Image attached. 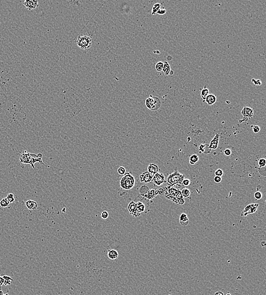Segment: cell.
<instances>
[{"mask_svg": "<svg viewBox=\"0 0 266 295\" xmlns=\"http://www.w3.org/2000/svg\"><path fill=\"white\" fill-rule=\"evenodd\" d=\"M260 245H261V246H263V247H264V246H265V242L264 241H262L261 243H260Z\"/></svg>", "mask_w": 266, "mask_h": 295, "instance_id": "obj_46", "label": "cell"}, {"mask_svg": "<svg viewBox=\"0 0 266 295\" xmlns=\"http://www.w3.org/2000/svg\"><path fill=\"white\" fill-rule=\"evenodd\" d=\"M165 181V177L162 173H157L153 176L152 181L154 186H161Z\"/></svg>", "mask_w": 266, "mask_h": 295, "instance_id": "obj_7", "label": "cell"}, {"mask_svg": "<svg viewBox=\"0 0 266 295\" xmlns=\"http://www.w3.org/2000/svg\"><path fill=\"white\" fill-rule=\"evenodd\" d=\"M4 279L2 277L0 276V286H2L4 285Z\"/></svg>", "mask_w": 266, "mask_h": 295, "instance_id": "obj_44", "label": "cell"}, {"mask_svg": "<svg viewBox=\"0 0 266 295\" xmlns=\"http://www.w3.org/2000/svg\"><path fill=\"white\" fill-rule=\"evenodd\" d=\"M101 218H102V219H103L106 220V219H108L109 216V212H107V211H103V212H102L101 213Z\"/></svg>", "mask_w": 266, "mask_h": 295, "instance_id": "obj_37", "label": "cell"}, {"mask_svg": "<svg viewBox=\"0 0 266 295\" xmlns=\"http://www.w3.org/2000/svg\"><path fill=\"white\" fill-rule=\"evenodd\" d=\"M206 148H209V145L205 144H201L199 146V150L200 153H203L208 154L209 153L206 150Z\"/></svg>", "mask_w": 266, "mask_h": 295, "instance_id": "obj_24", "label": "cell"}, {"mask_svg": "<svg viewBox=\"0 0 266 295\" xmlns=\"http://www.w3.org/2000/svg\"><path fill=\"white\" fill-rule=\"evenodd\" d=\"M241 114L244 117L251 118L254 115L253 109L249 107H244L241 111Z\"/></svg>", "mask_w": 266, "mask_h": 295, "instance_id": "obj_14", "label": "cell"}, {"mask_svg": "<svg viewBox=\"0 0 266 295\" xmlns=\"http://www.w3.org/2000/svg\"><path fill=\"white\" fill-rule=\"evenodd\" d=\"M76 43L81 49L86 50L91 46L92 40L90 36L87 35L78 36L76 41Z\"/></svg>", "mask_w": 266, "mask_h": 295, "instance_id": "obj_5", "label": "cell"}, {"mask_svg": "<svg viewBox=\"0 0 266 295\" xmlns=\"http://www.w3.org/2000/svg\"><path fill=\"white\" fill-rule=\"evenodd\" d=\"M158 195V192H157V190H155V189H152V190H149V191L147 192V194L144 196V198H145L146 199H148V200H151L153 198H154L156 196Z\"/></svg>", "mask_w": 266, "mask_h": 295, "instance_id": "obj_20", "label": "cell"}, {"mask_svg": "<svg viewBox=\"0 0 266 295\" xmlns=\"http://www.w3.org/2000/svg\"><path fill=\"white\" fill-rule=\"evenodd\" d=\"M64 211H65V212L66 211V208H63V212H64Z\"/></svg>", "mask_w": 266, "mask_h": 295, "instance_id": "obj_50", "label": "cell"}, {"mask_svg": "<svg viewBox=\"0 0 266 295\" xmlns=\"http://www.w3.org/2000/svg\"><path fill=\"white\" fill-rule=\"evenodd\" d=\"M206 103L208 104L209 106H212L217 101V97L215 95L212 94H209L206 96L205 100Z\"/></svg>", "mask_w": 266, "mask_h": 295, "instance_id": "obj_17", "label": "cell"}, {"mask_svg": "<svg viewBox=\"0 0 266 295\" xmlns=\"http://www.w3.org/2000/svg\"><path fill=\"white\" fill-rule=\"evenodd\" d=\"M224 154L226 155V156H230V155L232 154V151H231V150L230 149H226L224 150Z\"/></svg>", "mask_w": 266, "mask_h": 295, "instance_id": "obj_42", "label": "cell"}, {"mask_svg": "<svg viewBox=\"0 0 266 295\" xmlns=\"http://www.w3.org/2000/svg\"><path fill=\"white\" fill-rule=\"evenodd\" d=\"M2 277H3L4 279V285H5V286L10 285V284H12V281H13V279L12 278L10 277H9V276L4 275Z\"/></svg>", "mask_w": 266, "mask_h": 295, "instance_id": "obj_25", "label": "cell"}, {"mask_svg": "<svg viewBox=\"0 0 266 295\" xmlns=\"http://www.w3.org/2000/svg\"><path fill=\"white\" fill-rule=\"evenodd\" d=\"M107 256L111 260L117 259L119 257V253L117 250L115 249H110L107 252Z\"/></svg>", "mask_w": 266, "mask_h": 295, "instance_id": "obj_19", "label": "cell"}, {"mask_svg": "<svg viewBox=\"0 0 266 295\" xmlns=\"http://www.w3.org/2000/svg\"><path fill=\"white\" fill-rule=\"evenodd\" d=\"M251 81L255 86H260L262 84V82L260 80H255L254 78H252Z\"/></svg>", "mask_w": 266, "mask_h": 295, "instance_id": "obj_39", "label": "cell"}, {"mask_svg": "<svg viewBox=\"0 0 266 295\" xmlns=\"http://www.w3.org/2000/svg\"><path fill=\"white\" fill-rule=\"evenodd\" d=\"M147 171L152 174V175H155L158 173V166L155 163H150L147 166Z\"/></svg>", "mask_w": 266, "mask_h": 295, "instance_id": "obj_18", "label": "cell"}, {"mask_svg": "<svg viewBox=\"0 0 266 295\" xmlns=\"http://www.w3.org/2000/svg\"><path fill=\"white\" fill-rule=\"evenodd\" d=\"M136 208L137 212L140 214L144 213L145 211V205L141 202H138L136 203Z\"/></svg>", "mask_w": 266, "mask_h": 295, "instance_id": "obj_21", "label": "cell"}, {"mask_svg": "<svg viewBox=\"0 0 266 295\" xmlns=\"http://www.w3.org/2000/svg\"><path fill=\"white\" fill-rule=\"evenodd\" d=\"M32 153H28L26 151H24L20 156V162L21 163H25V164H30L31 160Z\"/></svg>", "mask_w": 266, "mask_h": 295, "instance_id": "obj_9", "label": "cell"}, {"mask_svg": "<svg viewBox=\"0 0 266 295\" xmlns=\"http://www.w3.org/2000/svg\"><path fill=\"white\" fill-rule=\"evenodd\" d=\"M251 127L252 128V131H253L254 133H259V131L260 130V128L259 126L258 125H251Z\"/></svg>", "mask_w": 266, "mask_h": 295, "instance_id": "obj_36", "label": "cell"}, {"mask_svg": "<svg viewBox=\"0 0 266 295\" xmlns=\"http://www.w3.org/2000/svg\"><path fill=\"white\" fill-rule=\"evenodd\" d=\"M4 295H9V294H8V293H6V294H4Z\"/></svg>", "mask_w": 266, "mask_h": 295, "instance_id": "obj_52", "label": "cell"}, {"mask_svg": "<svg viewBox=\"0 0 266 295\" xmlns=\"http://www.w3.org/2000/svg\"><path fill=\"white\" fill-rule=\"evenodd\" d=\"M149 188L146 186H142L139 190L140 194L142 196H144L147 194V192L149 191Z\"/></svg>", "mask_w": 266, "mask_h": 295, "instance_id": "obj_27", "label": "cell"}, {"mask_svg": "<svg viewBox=\"0 0 266 295\" xmlns=\"http://www.w3.org/2000/svg\"><path fill=\"white\" fill-rule=\"evenodd\" d=\"M117 173L120 175H124L126 173L125 169L123 167V166H120V167L117 169Z\"/></svg>", "mask_w": 266, "mask_h": 295, "instance_id": "obj_35", "label": "cell"}, {"mask_svg": "<svg viewBox=\"0 0 266 295\" xmlns=\"http://www.w3.org/2000/svg\"><path fill=\"white\" fill-rule=\"evenodd\" d=\"M161 6V4L160 3H156L152 7V14L155 15L157 14V12L160 9V7Z\"/></svg>", "mask_w": 266, "mask_h": 295, "instance_id": "obj_28", "label": "cell"}, {"mask_svg": "<svg viewBox=\"0 0 266 295\" xmlns=\"http://www.w3.org/2000/svg\"><path fill=\"white\" fill-rule=\"evenodd\" d=\"M166 13V10L165 9H160L157 12V14H160V15H164Z\"/></svg>", "mask_w": 266, "mask_h": 295, "instance_id": "obj_43", "label": "cell"}, {"mask_svg": "<svg viewBox=\"0 0 266 295\" xmlns=\"http://www.w3.org/2000/svg\"><path fill=\"white\" fill-rule=\"evenodd\" d=\"M181 193H182V195L183 196V197L186 198H189L190 196V194H191L190 190L187 188H184V189H183L181 191Z\"/></svg>", "mask_w": 266, "mask_h": 295, "instance_id": "obj_30", "label": "cell"}, {"mask_svg": "<svg viewBox=\"0 0 266 295\" xmlns=\"http://www.w3.org/2000/svg\"><path fill=\"white\" fill-rule=\"evenodd\" d=\"M225 295H232V294H231L230 293H226V294H225Z\"/></svg>", "mask_w": 266, "mask_h": 295, "instance_id": "obj_51", "label": "cell"}, {"mask_svg": "<svg viewBox=\"0 0 266 295\" xmlns=\"http://www.w3.org/2000/svg\"><path fill=\"white\" fill-rule=\"evenodd\" d=\"M163 67V62H162V61H159V62H158L156 64H155V70H156V71L161 72V71H162Z\"/></svg>", "mask_w": 266, "mask_h": 295, "instance_id": "obj_31", "label": "cell"}, {"mask_svg": "<svg viewBox=\"0 0 266 295\" xmlns=\"http://www.w3.org/2000/svg\"><path fill=\"white\" fill-rule=\"evenodd\" d=\"M266 165V160L265 159H260L258 161V165L259 168H264Z\"/></svg>", "mask_w": 266, "mask_h": 295, "instance_id": "obj_34", "label": "cell"}, {"mask_svg": "<svg viewBox=\"0 0 266 295\" xmlns=\"http://www.w3.org/2000/svg\"><path fill=\"white\" fill-rule=\"evenodd\" d=\"M209 94V90L205 86L201 91V97L203 100H205L206 96Z\"/></svg>", "mask_w": 266, "mask_h": 295, "instance_id": "obj_26", "label": "cell"}, {"mask_svg": "<svg viewBox=\"0 0 266 295\" xmlns=\"http://www.w3.org/2000/svg\"><path fill=\"white\" fill-rule=\"evenodd\" d=\"M127 210L130 214L131 216H132L133 218H137V217L140 215V214L136 210V203L134 202V201H132V202H131L128 204Z\"/></svg>", "mask_w": 266, "mask_h": 295, "instance_id": "obj_8", "label": "cell"}, {"mask_svg": "<svg viewBox=\"0 0 266 295\" xmlns=\"http://www.w3.org/2000/svg\"><path fill=\"white\" fill-rule=\"evenodd\" d=\"M0 295H4L3 292H2V291H0Z\"/></svg>", "mask_w": 266, "mask_h": 295, "instance_id": "obj_49", "label": "cell"}, {"mask_svg": "<svg viewBox=\"0 0 266 295\" xmlns=\"http://www.w3.org/2000/svg\"><path fill=\"white\" fill-rule=\"evenodd\" d=\"M153 176L151 174L149 173L148 171H145L143 173H142L139 176V179L140 181L141 182H144L145 183H150L152 182Z\"/></svg>", "mask_w": 266, "mask_h": 295, "instance_id": "obj_11", "label": "cell"}, {"mask_svg": "<svg viewBox=\"0 0 266 295\" xmlns=\"http://www.w3.org/2000/svg\"><path fill=\"white\" fill-rule=\"evenodd\" d=\"M259 204L258 203L250 204L244 208L242 211L241 216H246L250 214H253L256 212L258 208Z\"/></svg>", "mask_w": 266, "mask_h": 295, "instance_id": "obj_6", "label": "cell"}, {"mask_svg": "<svg viewBox=\"0 0 266 295\" xmlns=\"http://www.w3.org/2000/svg\"><path fill=\"white\" fill-rule=\"evenodd\" d=\"M145 105L148 109L152 111H156L160 108L161 102L157 96L150 95L145 100Z\"/></svg>", "mask_w": 266, "mask_h": 295, "instance_id": "obj_4", "label": "cell"}, {"mask_svg": "<svg viewBox=\"0 0 266 295\" xmlns=\"http://www.w3.org/2000/svg\"><path fill=\"white\" fill-rule=\"evenodd\" d=\"M6 199H7L8 201H9V202L10 203H13L15 201V196L14 194H12V193H10V194L7 195Z\"/></svg>", "mask_w": 266, "mask_h": 295, "instance_id": "obj_32", "label": "cell"}, {"mask_svg": "<svg viewBox=\"0 0 266 295\" xmlns=\"http://www.w3.org/2000/svg\"><path fill=\"white\" fill-rule=\"evenodd\" d=\"M199 160V157L197 154H193L190 155L189 158V162L191 165H195L196 163L198 162Z\"/></svg>", "mask_w": 266, "mask_h": 295, "instance_id": "obj_23", "label": "cell"}, {"mask_svg": "<svg viewBox=\"0 0 266 295\" xmlns=\"http://www.w3.org/2000/svg\"><path fill=\"white\" fill-rule=\"evenodd\" d=\"M42 157H43V155L42 153H39L37 154H33L32 153V157H31V162H30V165L31 166L32 168L35 169V166L34 164L36 162H39L40 163H41V164H43L44 165H45L44 162H43V160H42Z\"/></svg>", "mask_w": 266, "mask_h": 295, "instance_id": "obj_10", "label": "cell"}, {"mask_svg": "<svg viewBox=\"0 0 266 295\" xmlns=\"http://www.w3.org/2000/svg\"><path fill=\"white\" fill-rule=\"evenodd\" d=\"M165 196L167 199L180 205L184 204V198L183 197L181 191L174 187H168V188L165 190Z\"/></svg>", "mask_w": 266, "mask_h": 295, "instance_id": "obj_1", "label": "cell"}, {"mask_svg": "<svg viewBox=\"0 0 266 295\" xmlns=\"http://www.w3.org/2000/svg\"><path fill=\"white\" fill-rule=\"evenodd\" d=\"M213 180H214V182H215V183H220V182H221L222 178H221V177H220V176H214Z\"/></svg>", "mask_w": 266, "mask_h": 295, "instance_id": "obj_41", "label": "cell"}, {"mask_svg": "<svg viewBox=\"0 0 266 295\" xmlns=\"http://www.w3.org/2000/svg\"><path fill=\"white\" fill-rule=\"evenodd\" d=\"M263 196V194L262 193L260 192V191H256L254 193V197L255 199V200H258L262 199V198Z\"/></svg>", "mask_w": 266, "mask_h": 295, "instance_id": "obj_33", "label": "cell"}, {"mask_svg": "<svg viewBox=\"0 0 266 295\" xmlns=\"http://www.w3.org/2000/svg\"><path fill=\"white\" fill-rule=\"evenodd\" d=\"M26 207L29 210H35L37 208V203L33 200H28L25 202Z\"/></svg>", "mask_w": 266, "mask_h": 295, "instance_id": "obj_16", "label": "cell"}, {"mask_svg": "<svg viewBox=\"0 0 266 295\" xmlns=\"http://www.w3.org/2000/svg\"><path fill=\"white\" fill-rule=\"evenodd\" d=\"M9 204L10 203L6 199V198H3V199H2L1 201H0V206H1L2 208L7 207L9 206Z\"/></svg>", "mask_w": 266, "mask_h": 295, "instance_id": "obj_29", "label": "cell"}, {"mask_svg": "<svg viewBox=\"0 0 266 295\" xmlns=\"http://www.w3.org/2000/svg\"><path fill=\"white\" fill-rule=\"evenodd\" d=\"M184 179V174L180 173L176 168L174 172L168 176L166 181L167 186L168 187H174L175 186V185H181Z\"/></svg>", "mask_w": 266, "mask_h": 295, "instance_id": "obj_2", "label": "cell"}, {"mask_svg": "<svg viewBox=\"0 0 266 295\" xmlns=\"http://www.w3.org/2000/svg\"><path fill=\"white\" fill-rule=\"evenodd\" d=\"M135 179L131 172H126L124 176L121 178L119 182L120 187L124 190L132 189L135 186Z\"/></svg>", "mask_w": 266, "mask_h": 295, "instance_id": "obj_3", "label": "cell"}, {"mask_svg": "<svg viewBox=\"0 0 266 295\" xmlns=\"http://www.w3.org/2000/svg\"><path fill=\"white\" fill-rule=\"evenodd\" d=\"M223 174H224V172H223V171L221 169H217L215 171V173H214L215 176H218L220 177H221L223 175Z\"/></svg>", "mask_w": 266, "mask_h": 295, "instance_id": "obj_38", "label": "cell"}, {"mask_svg": "<svg viewBox=\"0 0 266 295\" xmlns=\"http://www.w3.org/2000/svg\"><path fill=\"white\" fill-rule=\"evenodd\" d=\"M226 103H230V102H228V101H226Z\"/></svg>", "mask_w": 266, "mask_h": 295, "instance_id": "obj_54", "label": "cell"}, {"mask_svg": "<svg viewBox=\"0 0 266 295\" xmlns=\"http://www.w3.org/2000/svg\"><path fill=\"white\" fill-rule=\"evenodd\" d=\"M173 74H174V72H173V71L171 70V71H170V73H169V75H173Z\"/></svg>", "mask_w": 266, "mask_h": 295, "instance_id": "obj_48", "label": "cell"}, {"mask_svg": "<svg viewBox=\"0 0 266 295\" xmlns=\"http://www.w3.org/2000/svg\"><path fill=\"white\" fill-rule=\"evenodd\" d=\"M190 139H190V137H189V138H188V140H190Z\"/></svg>", "mask_w": 266, "mask_h": 295, "instance_id": "obj_53", "label": "cell"}, {"mask_svg": "<svg viewBox=\"0 0 266 295\" xmlns=\"http://www.w3.org/2000/svg\"><path fill=\"white\" fill-rule=\"evenodd\" d=\"M219 137H220L219 134L216 133V135L214 136L213 139H212V140L210 142V144H209V148L211 150H215L218 148L219 143Z\"/></svg>", "mask_w": 266, "mask_h": 295, "instance_id": "obj_13", "label": "cell"}, {"mask_svg": "<svg viewBox=\"0 0 266 295\" xmlns=\"http://www.w3.org/2000/svg\"><path fill=\"white\" fill-rule=\"evenodd\" d=\"M180 224L183 227H186L189 224V219L186 213H182L179 217Z\"/></svg>", "mask_w": 266, "mask_h": 295, "instance_id": "obj_15", "label": "cell"}, {"mask_svg": "<svg viewBox=\"0 0 266 295\" xmlns=\"http://www.w3.org/2000/svg\"><path fill=\"white\" fill-rule=\"evenodd\" d=\"M170 71H171L170 66L169 65V63L166 61H164V62H163V67L162 69V71L163 72V73H164L165 76H169Z\"/></svg>", "mask_w": 266, "mask_h": 295, "instance_id": "obj_22", "label": "cell"}, {"mask_svg": "<svg viewBox=\"0 0 266 295\" xmlns=\"http://www.w3.org/2000/svg\"><path fill=\"white\" fill-rule=\"evenodd\" d=\"M191 183V181L189 179H184L183 181H182V184L184 185V186H189Z\"/></svg>", "mask_w": 266, "mask_h": 295, "instance_id": "obj_40", "label": "cell"}, {"mask_svg": "<svg viewBox=\"0 0 266 295\" xmlns=\"http://www.w3.org/2000/svg\"><path fill=\"white\" fill-rule=\"evenodd\" d=\"M214 295H225V294L221 291H217L214 293Z\"/></svg>", "mask_w": 266, "mask_h": 295, "instance_id": "obj_45", "label": "cell"}, {"mask_svg": "<svg viewBox=\"0 0 266 295\" xmlns=\"http://www.w3.org/2000/svg\"><path fill=\"white\" fill-rule=\"evenodd\" d=\"M23 5L27 9L32 10L35 9L38 6V1L37 0H27L23 2Z\"/></svg>", "mask_w": 266, "mask_h": 295, "instance_id": "obj_12", "label": "cell"}, {"mask_svg": "<svg viewBox=\"0 0 266 295\" xmlns=\"http://www.w3.org/2000/svg\"><path fill=\"white\" fill-rule=\"evenodd\" d=\"M169 295H171V294H169Z\"/></svg>", "mask_w": 266, "mask_h": 295, "instance_id": "obj_55", "label": "cell"}, {"mask_svg": "<svg viewBox=\"0 0 266 295\" xmlns=\"http://www.w3.org/2000/svg\"><path fill=\"white\" fill-rule=\"evenodd\" d=\"M167 59H168V61H171V60H172V57L170 55H168L167 56Z\"/></svg>", "mask_w": 266, "mask_h": 295, "instance_id": "obj_47", "label": "cell"}]
</instances>
